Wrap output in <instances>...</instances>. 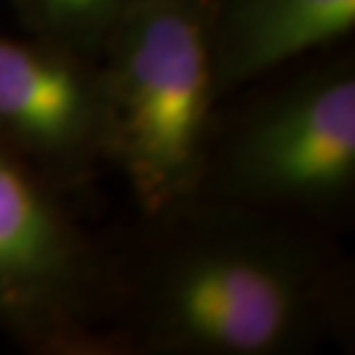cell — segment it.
Listing matches in <instances>:
<instances>
[{
    "label": "cell",
    "instance_id": "cell-1",
    "mask_svg": "<svg viewBox=\"0 0 355 355\" xmlns=\"http://www.w3.org/2000/svg\"><path fill=\"white\" fill-rule=\"evenodd\" d=\"M118 254V355H297L353 328L330 231L194 196Z\"/></svg>",
    "mask_w": 355,
    "mask_h": 355
},
{
    "label": "cell",
    "instance_id": "cell-2",
    "mask_svg": "<svg viewBox=\"0 0 355 355\" xmlns=\"http://www.w3.org/2000/svg\"><path fill=\"white\" fill-rule=\"evenodd\" d=\"M104 164L144 217L196 196L219 118L212 0H141L99 55Z\"/></svg>",
    "mask_w": 355,
    "mask_h": 355
},
{
    "label": "cell",
    "instance_id": "cell-3",
    "mask_svg": "<svg viewBox=\"0 0 355 355\" xmlns=\"http://www.w3.org/2000/svg\"><path fill=\"white\" fill-rule=\"evenodd\" d=\"M217 118L196 196L332 231L355 198V62L325 51Z\"/></svg>",
    "mask_w": 355,
    "mask_h": 355
},
{
    "label": "cell",
    "instance_id": "cell-4",
    "mask_svg": "<svg viewBox=\"0 0 355 355\" xmlns=\"http://www.w3.org/2000/svg\"><path fill=\"white\" fill-rule=\"evenodd\" d=\"M67 198L0 144V335L40 355H118V254Z\"/></svg>",
    "mask_w": 355,
    "mask_h": 355
},
{
    "label": "cell",
    "instance_id": "cell-5",
    "mask_svg": "<svg viewBox=\"0 0 355 355\" xmlns=\"http://www.w3.org/2000/svg\"><path fill=\"white\" fill-rule=\"evenodd\" d=\"M0 144L74 191L104 164L99 60L0 35Z\"/></svg>",
    "mask_w": 355,
    "mask_h": 355
},
{
    "label": "cell",
    "instance_id": "cell-6",
    "mask_svg": "<svg viewBox=\"0 0 355 355\" xmlns=\"http://www.w3.org/2000/svg\"><path fill=\"white\" fill-rule=\"evenodd\" d=\"M355 0H212V51L222 99L353 35Z\"/></svg>",
    "mask_w": 355,
    "mask_h": 355
},
{
    "label": "cell",
    "instance_id": "cell-7",
    "mask_svg": "<svg viewBox=\"0 0 355 355\" xmlns=\"http://www.w3.org/2000/svg\"><path fill=\"white\" fill-rule=\"evenodd\" d=\"M31 37L99 60L118 24L141 0H7Z\"/></svg>",
    "mask_w": 355,
    "mask_h": 355
}]
</instances>
